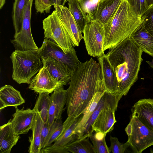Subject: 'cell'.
<instances>
[{
	"instance_id": "obj_1",
	"label": "cell",
	"mask_w": 153,
	"mask_h": 153,
	"mask_svg": "<svg viewBox=\"0 0 153 153\" xmlns=\"http://www.w3.org/2000/svg\"><path fill=\"white\" fill-rule=\"evenodd\" d=\"M69 83L66 103L68 117L63 123L68 127L83 113L96 93L105 91L99 63L91 57L80 63Z\"/></svg>"
},
{
	"instance_id": "obj_2",
	"label": "cell",
	"mask_w": 153,
	"mask_h": 153,
	"mask_svg": "<svg viewBox=\"0 0 153 153\" xmlns=\"http://www.w3.org/2000/svg\"><path fill=\"white\" fill-rule=\"evenodd\" d=\"M143 52L130 37L109 49L106 54L115 72L117 94L122 97L138 79Z\"/></svg>"
},
{
	"instance_id": "obj_3",
	"label": "cell",
	"mask_w": 153,
	"mask_h": 153,
	"mask_svg": "<svg viewBox=\"0 0 153 153\" xmlns=\"http://www.w3.org/2000/svg\"><path fill=\"white\" fill-rule=\"evenodd\" d=\"M143 22L142 18L134 13L127 1L123 0L114 14L103 25L104 51L130 37Z\"/></svg>"
},
{
	"instance_id": "obj_4",
	"label": "cell",
	"mask_w": 153,
	"mask_h": 153,
	"mask_svg": "<svg viewBox=\"0 0 153 153\" xmlns=\"http://www.w3.org/2000/svg\"><path fill=\"white\" fill-rule=\"evenodd\" d=\"M10 58L13 65L12 78L19 84H30L43 66L38 50H16Z\"/></svg>"
},
{
	"instance_id": "obj_5",
	"label": "cell",
	"mask_w": 153,
	"mask_h": 153,
	"mask_svg": "<svg viewBox=\"0 0 153 153\" xmlns=\"http://www.w3.org/2000/svg\"><path fill=\"white\" fill-rule=\"evenodd\" d=\"M45 38L57 44L66 53L74 47L55 10L42 21Z\"/></svg>"
},
{
	"instance_id": "obj_6",
	"label": "cell",
	"mask_w": 153,
	"mask_h": 153,
	"mask_svg": "<svg viewBox=\"0 0 153 153\" xmlns=\"http://www.w3.org/2000/svg\"><path fill=\"white\" fill-rule=\"evenodd\" d=\"M125 131L127 142L134 153H141L153 145V131L136 117L131 116Z\"/></svg>"
},
{
	"instance_id": "obj_7",
	"label": "cell",
	"mask_w": 153,
	"mask_h": 153,
	"mask_svg": "<svg viewBox=\"0 0 153 153\" xmlns=\"http://www.w3.org/2000/svg\"><path fill=\"white\" fill-rule=\"evenodd\" d=\"M105 99L97 117L92 125L93 131L100 132L105 135L111 131L117 121L115 114L122 97L117 94L105 92Z\"/></svg>"
},
{
	"instance_id": "obj_8",
	"label": "cell",
	"mask_w": 153,
	"mask_h": 153,
	"mask_svg": "<svg viewBox=\"0 0 153 153\" xmlns=\"http://www.w3.org/2000/svg\"><path fill=\"white\" fill-rule=\"evenodd\" d=\"M38 50L41 59L52 58L66 65L72 74L81 62L74 47L70 52L66 54L57 44L46 38L44 39L42 46Z\"/></svg>"
},
{
	"instance_id": "obj_9",
	"label": "cell",
	"mask_w": 153,
	"mask_h": 153,
	"mask_svg": "<svg viewBox=\"0 0 153 153\" xmlns=\"http://www.w3.org/2000/svg\"><path fill=\"white\" fill-rule=\"evenodd\" d=\"M82 33L88 54L93 57L104 55L103 49L104 37L103 25L98 20L94 19L86 24Z\"/></svg>"
},
{
	"instance_id": "obj_10",
	"label": "cell",
	"mask_w": 153,
	"mask_h": 153,
	"mask_svg": "<svg viewBox=\"0 0 153 153\" xmlns=\"http://www.w3.org/2000/svg\"><path fill=\"white\" fill-rule=\"evenodd\" d=\"M33 0H28L24 8L20 31L11 40L16 50L24 51L39 49L33 38L30 27L31 9Z\"/></svg>"
},
{
	"instance_id": "obj_11",
	"label": "cell",
	"mask_w": 153,
	"mask_h": 153,
	"mask_svg": "<svg viewBox=\"0 0 153 153\" xmlns=\"http://www.w3.org/2000/svg\"><path fill=\"white\" fill-rule=\"evenodd\" d=\"M53 6L74 46H78L83 36L68 8L56 4Z\"/></svg>"
},
{
	"instance_id": "obj_12",
	"label": "cell",
	"mask_w": 153,
	"mask_h": 153,
	"mask_svg": "<svg viewBox=\"0 0 153 153\" xmlns=\"http://www.w3.org/2000/svg\"><path fill=\"white\" fill-rule=\"evenodd\" d=\"M82 117V114L77 118L69 127H64L62 132L57 139L51 146L42 149L41 153H69L65 147L68 144L79 139L77 136L74 133V131Z\"/></svg>"
},
{
	"instance_id": "obj_13",
	"label": "cell",
	"mask_w": 153,
	"mask_h": 153,
	"mask_svg": "<svg viewBox=\"0 0 153 153\" xmlns=\"http://www.w3.org/2000/svg\"><path fill=\"white\" fill-rule=\"evenodd\" d=\"M29 85L28 88L38 94L52 93L59 86L62 85L51 75L44 66L33 77Z\"/></svg>"
},
{
	"instance_id": "obj_14",
	"label": "cell",
	"mask_w": 153,
	"mask_h": 153,
	"mask_svg": "<svg viewBox=\"0 0 153 153\" xmlns=\"http://www.w3.org/2000/svg\"><path fill=\"white\" fill-rule=\"evenodd\" d=\"M15 107V112L13 114V118L10 120L12 127L15 133L19 135L27 133L31 129L36 111L33 108L19 109Z\"/></svg>"
},
{
	"instance_id": "obj_15",
	"label": "cell",
	"mask_w": 153,
	"mask_h": 153,
	"mask_svg": "<svg viewBox=\"0 0 153 153\" xmlns=\"http://www.w3.org/2000/svg\"><path fill=\"white\" fill-rule=\"evenodd\" d=\"M63 86L62 85L59 86L51 96L48 122L49 126L56 119L62 118L67 100V89L65 90Z\"/></svg>"
},
{
	"instance_id": "obj_16",
	"label": "cell",
	"mask_w": 153,
	"mask_h": 153,
	"mask_svg": "<svg viewBox=\"0 0 153 153\" xmlns=\"http://www.w3.org/2000/svg\"><path fill=\"white\" fill-rule=\"evenodd\" d=\"M131 111L132 116L137 117L153 131V99L140 100L132 107Z\"/></svg>"
},
{
	"instance_id": "obj_17",
	"label": "cell",
	"mask_w": 153,
	"mask_h": 153,
	"mask_svg": "<svg viewBox=\"0 0 153 153\" xmlns=\"http://www.w3.org/2000/svg\"><path fill=\"white\" fill-rule=\"evenodd\" d=\"M41 60L43 66L56 80L64 86L69 83L72 74L66 65L50 57Z\"/></svg>"
},
{
	"instance_id": "obj_18",
	"label": "cell",
	"mask_w": 153,
	"mask_h": 153,
	"mask_svg": "<svg viewBox=\"0 0 153 153\" xmlns=\"http://www.w3.org/2000/svg\"><path fill=\"white\" fill-rule=\"evenodd\" d=\"M97 58L101 68L102 78L105 91L112 94H117L116 76L107 56L105 54Z\"/></svg>"
},
{
	"instance_id": "obj_19",
	"label": "cell",
	"mask_w": 153,
	"mask_h": 153,
	"mask_svg": "<svg viewBox=\"0 0 153 153\" xmlns=\"http://www.w3.org/2000/svg\"><path fill=\"white\" fill-rule=\"evenodd\" d=\"M25 102L20 92L11 85H5L0 88V111L7 107L18 106Z\"/></svg>"
},
{
	"instance_id": "obj_20",
	"label": "cell",
	"mask_w": 153,
	"mask_h": 153,
	"mask_svg": "<svg viewBox=\"0 0 153 153\" xmlns=\"http://www.w3.org/2000/svg\"><path fill=\"white\" fill-rule=\"evenodd\" d=\"M19 138V135L14 132L10 120L0 126V153H10Z\"/></svg>"
},
{
	"instance_id": "obj_21",
	"label": "cell",
	"mask_w": 153,
	"mask_h": 153,
	"mask_svg": "<svg viewBox=\"0 0 153 153\" xmlns=\"http://www.w3.org/2000/svg\"><path fill=\"white\" fill-rule=\"evenodd\" d=\"M130 37L143 52L153 57V36L146 30L143 22Z\"/></svg>"
},
{
	"instance_id": "obj_22",
	"label": "cell",
	"mask_w": 153,
	"mask_h": 153,
	"mask_svg": "<svg viewBox=\"0 0 153 153\" xmlns=\"http://www.w3.org/2000/svg\"><path fill=\"white\" fill-rule=\"evenodd\" d=\"M123 0H101L98 6L95 19L105 24L116 12Z\"/></svg>"
},
{
	"instance_id": "obj_23",
	"label": "cell",
	"mask_w": 153,
	"mask_h": 153,
	"mask_svg": "<svg viewBox=\"0 0 153 153\" xmlns=\"http://www.w3.org/2000/svg\"><path fill=\"white\" fill-rule=\"evenodd\" d=\"M36 111L35 118L31 129L32 135L29 137L30 146L28 152L30 153H41L42 150L41 133L43 121L39 112Z\"/></svg>"
},
{
	"instance_id": "obj_24",
	"label": "cell",
	"mask_w": 153,
	"mask_h": 153,
	"mask_svg": "<svg viewBox=\"0 0 153 153\" xmlns=\"http://www.w3.org/2000/svg\"><path fill=\"white\" fill-rule=\"evenodd\" d=\"M105 91H99L96 93L82 114V118L74 131V133L77 136L79 139L82 137L85 126L96 108L101 97L104 94Z\"/></svg>"
},
{
	"instance_id": "obj_25",
	"label": "cell",
	"mask_w": 153,
	"mask_h": 153,
	"mask_svg": "<svg viewBox=\"0 0 153 153\" xmlns=\"http://www.w3.org/2000/svg\"><path fill=\"white\" fill-rule=\"evenodd\" d=\"M89 138L84 137L77 139L67 145L65 149L69 153H95Z\"/></svg>"
},
{
	"instance_id": "obj_26",
	"label": "cell",
	"mask_w": 153,
	"mask_h": 153,
	"mask_svg": "<svg viewBox=\"0 0 153 153\" xmlns=\"http://www.w3.org/2000/svg\"><path fill=\"white\" fill-rule=\"evenodd\" d=\"M28 0H15L13 4L12 17L15 34L21 31L23 22L24 8Z\"/></svg>"
},
{
	"instance_id": "obj_27",
	"label": "cell",
	"mask_w": 153,
	"mask_h": 153,
	"mask_svg": "<svg viewBox=\"0 0 153 153\" xmlns=\"http://www.w3.org/2000/svg\"><path fill=\"white\" fill-rule=\"evenodd\" d=\"M48 93L39 94V96L33 109L40 114L43 122L48 123V112L51 101V96Z\"/></svg>"
},
{
	"instance_id": "obj_28",
	"label": "cell",
	"mask_w": 153,
	"mask_h": 153,
	"mask_svg": "<svg viewBox=\"0 0 153 153\" xmlns=\"http://www.w3.org/2000/svg\"><path fill=\"white\" fill-rule=\"evenodd\" d=\"M68 9L79 28L83 32L84 28L88 23L87 19L82 10L78 0H69Z\"/></svg>"
},
{
	"instance_id": "obj_29",
	"label": "cell",
	"mask_w": 153,
	"mask_h": 153,
	"mask_svg": "<svg viewBox=\"0 0 153 153\" xmlns=\"http://www.w3.org/2000/svg\"><path fill=\"white\" fill-rule=\"evenodd\" d=\"M62 119V118L56 119L50 126L49 133L42 149L52 145L62 133L64 128Z\"/></svg>"
},
{
	"instance_id": "obj_30",
	"label": "cell",
	"mask_w": 153,
	"mask_h": 153,
	"mask_svg": "<svg viewBox=\"0 0 153 153\" xmlns=\"http://www.w3.org/2000/svg\"><path fill=\"white\" fill-rule=\"evenodd\" d=\"M101 0H78L88 23L95 19L98 6Z\"/></svg>"
},
{
	"instance_id": "obj_31",
	"label": "cell",
	"mask_w": 153,
	"mask_h": 153,
	"mask_svg": "<svg viewBox=\"0 0 153 153\" xmlns=\"http://www.w3.org/2000/svg\"><path fill=\"white\" fill-rule=\"evenodd\" d=\"M106 135L100 132H96L89 137L94 147L95 153H110L105 140Z\"/></svg>"
},
{
	"instance_id": "obj_32",
	"label": "cell",
	"mask_w": 153,
	"mask_h": 153,
	"mask_svg": "<svg viewBox=\"0 0 153 153\" xmlns=\"http://www.w3.org/2000/svg\"><path fill=\"white\" fill-rule=\"evenodd\" d=\"M105 99V95L104 93L85 126L82 137H89L90 136L93 134V131L92 129V125L100 113L104 103Z\"/></svg>"
},
{
	"instance_id": "obj_33",
	"label": "cell",
	"mask_w": 153,
	"mask_h": 153,
	"mask_svg": "<svg viewBox=\"0 0 153 153\" xmlns=\"http://www.w3.org/2000/svg\"><path fill=\"white\" fill-rule=\"evenodd\" d=\"M130 5L134 13L141 17L148 8L146 0H126Z\"/></svg>"
},
{
	"instance_id": "obj_34",
	"label": "cell",
	"mask_w": 153,
	"mask_h": 153,
	"mask_svg": "<svg viewBox=\"0 0 153 153\" xmlns=\"http://www.w3.org/2000/svg\"><path fill=\"white\" fill-rule=\"evenodd\" d=\"M141 17L145 29L153 36V5L148 8Z\"/></svg>"
},
{
	"instance_id": "obj_35",
	"label": "cell",
	"mask_w": 153,
	"mask_h": 153,
	"mask_svg": "<svg viewBox=\"0 0 153 153\" xmlns=\"http://www.w3.org/2000/svg\"><path fill=\"white\" fill-rule=\"evenodd\" d=\"M110 141L111 145L109 149L113 153H124L129 146L127 141L125 143H120L115 137L111 136Z\"/></svg>"
},
{
	"instance_id": "obj_36",
	"label": "cell",
	"mask_w": 153,
	"mask_h": 153,
	"mask_svg": "<svg viewBox=\"0 0 153 153\" xmlns=\"http://www.w3.org/2000/svg\"><path fill=\"white\" fill-rule=\"evenodd\" d=\"M35 7L37 13L41 14L45 12L49 13L53 5L50 0H34Z\"/></svg>"
},
{
	"instance_id": "obj_37",
	"label": "cell",
	"mask_w": 153,
	"mask_h": 153,
	"mask_svg": "<svg viewBox=\"0 0 153 153\" xmlns=\"http://www.w3.org/2000/svg\"><path fill=\"white\" fill-rule=\"evenodd\" d=\"M50 126L48 123L43 122L41 133V145L42 149L49 132Z\"/></svg>"
},
{
	"instance_id": "obj_38",
	"label": "cell",
	"mask_w": 153,
	"mask_h": 153,
	"mask_svg": "<svg viewBox=\"0 0 153 153\" xmlns=\"http://www.w3.org/2000/svg\"><path fill=\"white\" fill-rule=\"evenodd\" d=\"M69 0H57V4L64 6L65 3Z\"/></svg>"
},
{
	"instance_id": "obj_39",
	"label": "cell",
	"mask_w": 153,
	"mask_h": 153,
	"mask_svg": "<svg viewBox=\"0 0 153 153\" xmlns=\"http://www.w3.org/2000/svg\"><path fill=\"white\" fill-rule=\"evenodd\" d=\"M148 7L153 5V0H146Z\"/></svg>"
},
{
	"instance_id": "obj_40",
	"label": "cell",
	"mask_w": 153,
	"mask_h": 153,
	"mask_svg": "<svg viewBox=\"0 0 153 153\" xmlns=\"http://www.w3.org/2000/svg\"><path fill=\"white\" fill-rule=\"evenodd\" d=\"M6 0H0V9H1L5 2Z\"/></svg>"
},
{
	"instance_id": "obj_41",
	"label": "cell",
	"mask_w": 153,
	"mask_h": 153,
	"mask_svg": "<svg viewBox=\"0 0 153 153\" xmlns=\"http://www.w3.org/2000/svg\"><path fill=\"white\" fill-rule=\"evenodd\" d=\"M146 62L151 68H153V57L151 61H146Z\"/></svg>"
},
{
	"instance_id": "obj_42",
	"label": "cell",
	"mask_w": 153,
	"mask_h": 153,
	"mask_svg": "<svg viewBox=\"0 0 153 153\" xmlns=\"http://www.w3.org/2000/svg\"><path fill=\"white\" fill-rule=\"evenodd\" d=\"M53 5L57 4V0H50Z\"/></svg>"
},
{
	"instance_id": "obj_43",
	"label": "cell",
	"mask_w": 153,
	"mask_h": 153,
	"mask_svg": "<svg viewBox=\"0 0 153 153\" xmlns=\"http://www.w3.org/2000/svg\"><path fill=\"white\" fill-rule=\"evenodd\" d=\"M104 0H101V1H104Z\"/></svg>"
}]
</instances>
